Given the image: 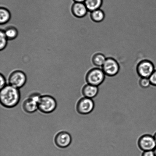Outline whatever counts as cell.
Here are the masks:
<instances>
[{"instance_id": "7a4b0ae2", "label": "cell", "mask_w": 156, "mask_h": 156, "mask_svg": "<svg viewBox=\"0 0 156 156\" xmlns=\"http://www.w3.org/2000/svg\"><path fill=\"white\" fill-rule=\"evenodd\" d=\"M57 105L56 99L49 95L41 96L38 102V109L45 114L53 112L56 109Z\"/></svg>"}, {"instance_id": "d4e9b609", "label": "cell", "mask_w": 156, "mask_h": 156, "mask_svg": "<svg viewBox=\"0 0 156 156\" xmlns=\"http://www.w3.org/2000/svg\"><path fill=\"white\" fill-rule=\"evenodd\" d=\"M154 138H155V140L156 142V133L155 134V135H154Z\"/></svg>"}, {"instance_id": "52a82bcc", "label": "cell", "mask_w": 156, "mask_h": 156, "mask_svg": "<svg viewBox=\"0 0 156 156\" xmlns=\"http://www.w3.org/2000/svg\"><path fill=\"white\" fill-rule=\"evenodd\" d=\"M27 81V76L23 72L20 70L13 71L9 78V85L19 89L24 86Z\"/></svg>"}, {"instance_id": "5b68a950", "label": "cell", "mask_w": 156, "mask_h": 156, "mask_svg": "<svg viewBox=\"0 0 156 156\" xmlns=\"http://www.w3.org/2000/svg\"><path fill=\"white\" fill-rule=\"evenodd\" d=\"M102 71L108 77H114L119 74L120 66L117 61L114 58H107L101 67Z\"/></svg>"}, {"instance_id": "603a6c76", "label": "cell", "mask_w": 156, "mask_h": 156, "mask_svg": "<svg viewBox=\"0 0 156 156\" xmlns=\"http://www.w3.org/2000/svg\"><path fill=\"white\" fill-rule=\"evenodd\" d=\"M75 2H81L84 3L85 0H73Z\"/></svg>"}, {"instance_id": "6da1fadb", "label": "cell", "mask_w": 156, "mask_h": 156, "mask_svg": "<svg viewBox=\"0 0 156 156\" xmlns=\"http://www.w3.org/2000/svg\"><path fill=\"white\" fill-rule=\"evenodd\" d=\"M20 99L21 93L19 89L9 85L1 90L0 102L4 108H14L19 103Z\"/></svg>"}, {"instance_id": "277c9868", "label": "cell", "mask_w": 156, "mask_h": 156, "mask_svg": "<svg viewBox=\"0 0 156 156\" xmlns=\"http://www.w3.org/2000/svg\"><path fill=\"white\" fill-rule=\"evenodd\" d=\"M154 64L147 59L140 61L136 68V71L139 77L149 78L155 71Z\"/></svg>"}, {"instance_id": "3957f363", "label": "cell", "mask_w": 156, "mask_h": 156, "mask_svg": "<svg viewBox=\"0 0 156 156\" xmlns=\"http://www.w3.org/2000/svg\"><path fill=\"white\" fill-rule=\"evenodd\" d=\"M105 76L101 68H94L86 74L85 80L87 84L98 87L105 81Z\"/></svg>"}, {"instance_id": "d6986e66", "label": "cell", "mask_w": 156, "mask_h": 156, "mask_svg": "<svg viewBox=\"0 0 156 156\" xmlns=\"http://www.w3.org/2000/svg\"><path fill=\"white\" fill-rule=\"evenodd\" d=\"M139 83L142 88H146L151 85L149 78L140 77L139 80Z\"/></svg>"}, {"instance_id": "ac0fdd59", "label": "cell", "mask_w": 156, "mask_h": 156, "mask_svg": "<svg viewBox=\"0 0 156 156\" xmlns=\"http://www.w3.org/2000/svg\"><path fill=\"white\" fill-rule=\"evenodd\" d=\"M8 40V39L6 36L4 30H1L0 31V50L1 51L6 48Z\"/></svg>"}, {"instance_id": "4fadbf2b", "label": "cell", "mask_w": 156, "mask_h": 156, "mask_svg": "<svg viewBox=\"0 0 156 156\" xmlns=\"http://www.w3.org/2000/svg\"><path fill=\"white\" fill-rule=\"evenodd\" d=\"M103 0H85V5L88 12H91L100 9L103 4Z\"/></svg>"}, {"instance_id": "7c38bea8", "label": "cell", "mask_w": 156, "mask_h": 156, "mask_svg": "<svg viewBox=\"0 0 156 156\" xmlns=\"http://www.w3.org/2000/svg\"><path fill=\"white\" fill-rule=\"evenodd\" d=\"M98 91V87L87 84L83 87L82 93L83 97L93 99L97 96Z\"/></svg>"}, {"instance_id": "7402d4cb", "label": "cell", "mask_w": 156, "mask_h": 156, "mask_svg": "<svg viewBox=\"0 0 156 156\" xmlns=\"http://www.w3.org/2000/svg\"><path fill=\"white\" fill-rule=\"evenodd\" d=\"M141 156H155L154 151H144Z\"/></svg>"}, {"instance_id": "9c48e42d", "label": "cell", "mask_w": 156, "mask_h": 156, "mask_svg": "<svg viewBox=\"0 0 156 156\" xmlns=\"http://www.w3.org/2000/svg\"><path fill=\"white\" fill-rule=\"evenodd\" d=\"M139 147L142 151H154L156 147V142L154 136L145 135L140 137L138 142Z\"/></svg>"}, {"instance_id": "5bb4252c", "label": "cell", "mask_w": 156, "mask_h": 156, "mask_svg": "<svg viewBox=\"0 0 156 156\" xmlns=\"http://www.w3.org/2000/svg\"><path fill=\"white\" fill-rule=\"evenodd\" d=\"M90 18L95 23H100L105 19V12L101 9L90 12Z\"/></svg>"}, {"instance_id": "cb8c5ba5", "label": "cell", "mask_w": 156, "mask_h": 156, "mask_svg": "<svg viewBox=\"0 0 156 156\" xmlns=\"http://www.w3.org/2000/svg\"><path fill=\"white\" fill-rule=\"evenodd\" d=\"M154 153H155V156H156V147L155 148V149L154 150Z\"/></svg>"}, {"instance_id": "8992f818", "label": "cell", "mask_w": 156, "mask_h": 156, "mask_svg": "<svg viewBox=\"0 0 156 156\" xmlns=\"http://www.w3.org/2000/svg\"><path fill=\"white\" fill-rule=\"evenodd\" d=\"M94 103L92 99L85 97L80 99L76 105V111L80 115L90 114L94 109Z\"/></svg>"}, {"instance_id": "ba28073f", "label": "cell", "mask_w": 156, "mask_h": 156, "mask_svg": "<svg viewBox=\"0 0 156 156\" xmlns=\"http://www.w3.org/2000/svg\"><path fill=\"white\" fill-rule=\"evenodd\" d=\"M72 137L69 133L62 131L58 133L55 137V143L56 146L62 149L68 147L72 143Z\"/></svg>"}, {"instance_id": "9a60e30c", "label": "cell", "mask_w": 156, "mask_h": 156, "mask_svg": "<svg viewBox=\"0 0 156 156\" xmlns=\"http://www.w3.org/2000/svg\"><path fill=\"white\" fill-rule=\"evenodd\" d=\"M107 58L105 56L101 53H96L93 56L92 58V62L95 66L97 68H100L105 63Z\"/></svg>"}, {"instance_id": "44dd1931", "label": "cell", "mask_w": 156, "mask_h": 156, "mask_svg": "<svg viewBox=\"0 0 156 156\" xmlns=\"http://www.w3.org/2000/svg\"><path fill=\"white\" fill-rule=\"evenodd\" d=\"M0 81H1V83H0V89H2L4 88L6 85V80L5 77L2 74H1L0 75Z\"/></svg>"}, {"instance_id": "2e32d148", "label": "cell", "mask_w": 156, "mask_h": 156, "mask_svg": "<svg viewBox=\"0 0 156 156\" xmlns=\"http://www.w3.org/2000/svg\"><path fill=\"white\" fill-rule=\"evenodd\" d=\"M10 11L5 8L1 7L0 9V23L1 25L7 23L10 19Z\"/></svg>"}, {"instance_id": "30bf717a", "label": "cell", "mask_w": 156, "mask_h": 156, "mask_svg": "<svg viewBox=\"0 0 156 156\" xmlns=\"http://www.w3.org/2000/svg\"><path fill=\"white\" fill-rule=\"evenodd\" d=\"M71 12L76 17L82 18L87 15L88 11L84 3L75 2L72 6Z\"/></svg>"}, {"instance_id": "ffe728a7", "label": "cell", "mask_w": 156, "mask_h": 156, "mask_svg": "<svg viewBox=\"0 0 156 156\" xmlns=\"http://www.w3.org/2000/svg\"><path fill=\"white\" fill-rule=\"evenodd\" d=\"M149 78L151 85L156 86V69Z\"/></svg>"}, {"instance_id": "8fae6325", "label": "cell", "mask_w": 156, "mask_h": 156, "mask_svg": "<svg viewBox=\"0 0 156 156\" xmlns=\"http://www.w3.org/2000/svg\"><path fill=\"white\" fill-rule=\"evenodd\" d=\"M22 107L25 112L28 114H33L38 109V102L29 97L24 101Z\"/></svg>"}, {"instance_id": "e0dca14e", "label": "cell", "mask_w": 156, "mask_h": 156, "mask_svg": "<svg viewBox=\"0 0 156 156\" xmlns=\"http://www.w3.org/2000/svg\"><path fill=\"white\" fill-rule=\"evenodd\" d=\"M5 33L9 40H12L17 37L18 35V31L16 27H7L4 30Z\"/></svg>"}]
</instances>
